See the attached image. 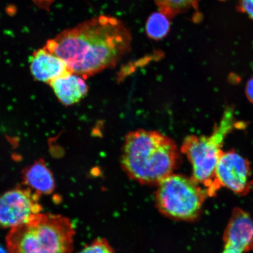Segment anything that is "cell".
I'll list each match as a JSON object with an SVG mask.
<instances>
[{
    "instance_id": "6da1fadb",
    "label": "cell",
    "mask_w": 253,
    "mask_h": 253,
    "mask_svg": "<svg viewBox=\"0 0 253 253\" xmlns=\"http://www.w3.org/2000/svg\"><path fill=\"white\" fill-rule=\"evenodd\" d=\"M132 39L119 19L99 15L62 31L44 47L84 78L115 66L130 51Z\"/></svg>"
},
{
    "instance_id": "7a4b0ae2",
    "label": "cell",
    "mask_w": 253,
    "mask_h": 253,
    "mask_svg": "<svg viewBox=\"0 0 253 253\" xmlns=\"http://www.w3.org/2000/svg\"><path fill=\"white\" fill-rule=\"evenodd\" d=\"M121 160L129 178L142 184L157 185L173 173L181 157L171 138L160 132L140 129L126 136Z\"/></svg>"
},
{
    "instance_id": "3957f363",
    "label": "cell",
    "mask_w": 253,
    "mask_h": 253,
    "mask_svg": "<svg viewBox=\"0 0 253 253\" xmlns=\"http://www.w3.org/2000/svg\"><path fill=\"white\" fill-rule=\"evenodd\" d=\"M75 234L68 218L39 213L11 229L6 243L9 253H71Z\"/></svg>"
},
{
    "instance_id": "277c9868",
    "label": "cell",
    "mask_w": 253,
    "mask_h": 253,
    "mask_svg": "<svg viewBox=\"0 0 253 253\" xmlns=\"http://www.w3.org/2000/svg\"><path fill=\"white\" fill-rule=\"evenodd\" d=\"M243 126V123L237 121L233 109L229 107L210 135H189L183 141L181 152L192 165V177L205 189L209 197L214 196L220 188L216 169L224 139L234 129Z\"/></svg>"
},
{
    "instance_id": "5b68a950",
    "label": "cell",
    "mask_w": 253,
    "mask_h": 253,
    "mask_svg": "<svg viewBox=\"0 0 253 253\" xmlns=\"http://www.w3.org/2000/svg\"><path fill=\"white\" fill-rule=\"evenodd\" d=\"M157 185L156 203L164 215L182 221L195 220L200 216L208 195L192 177L172 173Z\"/></svg>"
},
{
    "instance_id": "8992f818",
    "label": "cell",
    "mask_w": 253,
    "mask_h": 253,
    "mask_svg": "<svg viewBox=\"0 0 253 253\" xmlns=\"http://www.w3.org/2000/svg\"><path fill=\"white\" fill-rule=\"evenodd\" d=\"M41 196L27 187L16 188L0 196V229L13 228L41 213Z\"/></svg>"
},
{
    "instance_id": "52a82bcc",
    "label": "cell",
    "mask_w": 253,
    "mask_h": 253,
    "mask_svg": "<svg viewBox=\"0 0 253 253\" xmlns=\"http://www.w3.org/2000/svg\"><path fill=\"white\" fill-rule=\"evenodd\" d=\"M251 171V164L241 155L235 150L223 151L216 166L217 181L220 188L244 195L249 191Z\"/></svg>"
},
{
    "instance_id": "ba28073f",
    "label": "cell",
    "mask_w": 253,
    "mask_h": 253,
    "mask_svg": "<svg viewBox=\"0 0 253 253\" xmlns=\"http://www.w3.org/2000/svg\"><path fill=\"white\" fill-rule=\"evenodd\" d=\"M224 246L242 253L253 250V219L241 209L233 211L224 231Z\"/></svg>"
},
{
    "instance_id": "9c48e42d",
    "label": "cell",
    "mask_w": 253,
    "mask_h": 253,
    "mask_svg": "<svg viewBox=\"0 0 253 253\" xmlns=\"http://www.w3.org/2000/svg\"><path fill=\"white\" fill-rule=\"evenodd\" d=\"M30 69L34 79L48 84L72 73L61 59L44 47L30 57Z\"/></svg>"
},
{
    "instance_id": "30bf717a",
    "label": "cell",
    "mask_w": 253,
    "mask_h": 253,
    "mask_svg": "<svg viewBox=\"0 0 253 253\" xmlns=\"http://www.w3.org/2000/svg\"><path fill=\"white\" fill-rule=\"evenodd\" d=\"M83 78L71 73L55 79L49 84L59 102L63 105L70 106L80 102L88 92L87 85Z\"/></svg>"
},
{
    "instance_id": "8fae6325",
    "label": "cell",
    "mask_w": 253,
    "mask_h": 253,
    "mask_svg": "<svg viewBox=\"0 0 253 253\" xmlns=\"http://www.w3.org/2000/svg\"><path fill=\"white\" fill-rule=\"evenodd\" d=\"M22 175L24 185L40 195L50 194L55 190L54 177L43 160L25 168Z\"/></svg>"
},
{
    "instance_id": "7c38bea8",
    "label": "cell",
    "mask_w": 253,
    "mask_h": 253,
    "mask_svg": "<svg viewBox=\"0 0 253 253\" xmlns=\"http://www.w3.org/2000/svg\"><path fill=\"white\" fill-rule=\"evenodd\" d=\"M170 19L160 11L155 12L148 18L145 32L150 39L159 41L165 38L170 30Z\"/></svg>"
},
{
    "instance_id": "4fadbf2b",
    "label": "cell",
    "mask_w": 253,
    "mask_h": 253,
    "mask_svg": "<svg viewBox=\"0 0 253 253\" xmlns=\"http://www.w3.org/2000/svg\"><path fill=\"white\" fill-rule=\"evenodd\" d=\"M159 11L170 20L178 14L197 8L201 0H153Z\"/></svg>"
},
{
    "instance_id": "5bb4252c",
    "label": "cell",
    "mask_w": 253,
    "mask_h": 253,
    "mask_svg": "<svg viewBox=\"0 0 253 253\" xmlns=\"http://www.w3.org/2000/svg\"><path fill=\"white\" fill-rule=\"evenodd\" d=\"M78 253H115L106 240L98 239L85 247Z\"/></svg>"
},
{
    "instance_id": "9a60e30c",
    "label": "cell",
    "mask_w": 253,
    "mask_h": 253,
    "mask_svg": "<svg viewBox=\"0 0 253 253\" xmlns=\"http://www.w3.org/2000/svg\"><path fill=\"white\" fill-rule=\"evenodd\" d=\"M237 9L253 20V0H239Z\"/></svg>"
},
{
    "instance_id": "2e32d148",
    "label": "cell",
    "mask_w": 253,
    "mask_h": 253,
    "mask_svg": "<svg viewBox=\"0 0 253 253\" xmlns=\"http://www.w3.org/2000/svg\"><path fill=\"white\" fill-rule=\"evenodd\" d=\"M245 93L249 102L253 104V77L250 79L247 82Z\"/></svg>"
},
{
    "instance_id": "e0dca14e",
    "label": "cell",
    "mask_w": 253,
    "mask_h": 253,
    "mask_svg": "<svg viewBox=\"0 0 253 253\" xmlns=\"http://www.w3.org/2000/svg\"><path fill=\"white\" fill-rule=\"evenodd\" d=\"M222 253H242L229 247L224 246Z\"/></svg>"
},
{
    "instance_id": "ac0fdd59",
    "label": "cell",
    "mask_w": 253,
    "mask_h": 253,
    "mask_svg": "<svg viewBox=\"0 0 253 253\" xmlns=\"http://www.w3.org/2000/svg\"><path fill=\"white\" fill-rule=\"evenodd\" d=\"M0 253H5L4 250H2L1 248H0Z\"/></svg>"
}]
</instances>
